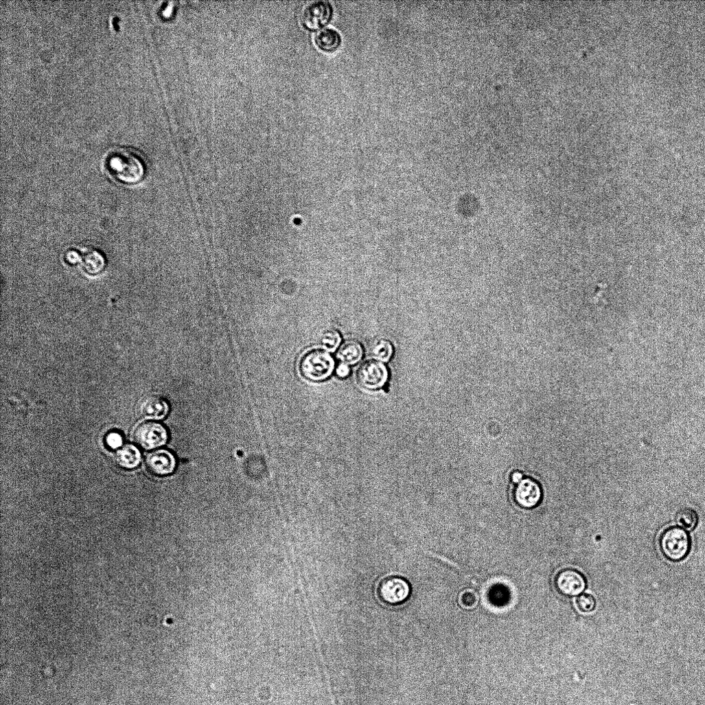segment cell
<instances>
[{"label":"cell","mask_w":705,"mask_h":705,"mask_svg":"<svg viewBox=\"0 0 705 705\" xmlns=\"http://www.w3.org/2000/svg\"><path fill=\"white\" fill-rule=\"evenodd\" d=\"M139 411L142 416L147 419H161L167 414L169 406L161 397L151 395L141 402Z\"/></svg>","instance_id":"obj_12"},{"label":"cell","mask_w":705,"mask_h":705,"mask_svg":"<svg viewBox=\"0 0 705 705\" xmlns=\"http://www.w3.org/2000/svg\"><path fill=\"white\" fill-rule=\"evenodd\" d=\"M336 375L338 378L344 379L347 378L351 373L350 366L345 364L340 363L338 365L336 369Z\"/></svg>","instance_id":"obj_23"},{"label":"cell","mask_w":705,"mask_h":705,"mask_svg":"<svg viewBox=\"0 0 705 705\" xmlns=\"http://www.w3.org/2000/svg\"><path fill=\"white\" fill-rule=\"evenodd\" d=\"M389 377L386 366L377 360H369L363 362L357 371V380L363 388L368 390H378L383 388Z\"/></svg>","instance_id":"obj_6"},{"label":"cell","mask_w":705,"mask_h":705,"mask_svg":"<svg viewBox=\"0 0 705 705\" xmlns=\"http://www.w3.org/2000/svg\"><path fill=\"white\" fill-rule=\"evenodd\" d=\"M394 352L391 343L386 339L377 340L372 346L371 354L373 358L382 362H389Z\"/></svg>","instance_id":"obj_17"},{"label":"cell","mask_w":705,"mask_h":705,"mask_svg":"<svg viewBox=\"0 0 705 705\" xmlns=\"http://www.w3.org/2000/svg\"><path fill=\"white\" fill-rule=\"evenodd\" d=\"M332 7L327 0H316L309 3L301 14V22L305 28L316 30L331 20Z\"/></svg>","instance_id":"obj_9"},{"label":"cell","mask_w":705,"mask_h":705,"mask_svg":"<svg viewBox=\"0 0 705 705\" xmlns=\"http://www.w3.org/2000/svg\"><path fill=\"white\" fill-rule=\"evenodd\" d=\"M148 471L153 476L164 477L172 474L176 467V459L169 450L161 449L148 454L146 459Z\"/></svg>","instance_id":"obj_11"},{"label":"cell","mask_w":705,"mask_h":705,"mask_svg":"<svg viewBox=\"0 0 705 705\" xmlns=\"http://www.w3.org/2000/svg\"><path fill=\"white\" fill-rule=\"evenodd\" d=\"M65 260L69 266H76L85 274L92 276L101 274L106 267L104 254L90 246H81L69 250Z\"/></svg>","instance_id":"obj_4"},{"label":"cell","mask_w":705,"mask_h":705,"mask_svg":"<svg viewBox=\"0 0 705 705\" xmlns=\"http://www.w3.org/2000/svg\"><path fill=\"white\" fill-rule=\"evenodd\" d=\"M675 521L682 529L692 531L697 526L698 518L694 510L690 508H684L677 513Z\"/></svg>","instance_id":"obj_18"},{"label":"cell","mask_w":705,"mask_h":705,"mask_svg":"<svg viewBox=\"0 0 705 705\" xmlns=\"http://www.w3.org/2000/svg\"><path fill=\"white\" fill-rule=\"evenodd\" d=\"M412 589L404 578L389 575L382 578L376 584L375 594L378 601L388 607H398L406 603L411 598Z\"/></svg>","instance_id":"obj_3"},{"label":"cell","mask_w":705,"mask_h":705,"mask_svg":"<svg viewBox=\"0 0 705 705\" xmlns=\"http://www.w3.org/2000/svg\"><path fill=\"white\" fill-rule=\"evenodd\" d=\"M315 41L323 51L331 52L336 50L340 45L341 36L336 30L326 27L316 33Z\"/></svg>","instance_id":"obj_15"},{"label":"cell","mask_w":705,"mask_h":705,"mask_svg":"<svg viewBox=\"0 0 705 705\" xmlns=\"http://www.w3.org/2000/svg\"><path fill=\"white\" fill-rule=\"evenodd\" d=\"M480 597L478 594L474 590L467 589L462 591L459 595V604L465 610H473L478 605Z\"/></svg>","instance_id":"obj_20"},{"label":"cell","mask_w":705,"mask_h":705,"mask_svg":"<svg viewBox=\"0 0 705 705\" xmlns=\"http://www.w3.org/2000/svg\"><path fill=\"white\" fill-rule=\"evenodd\" d=\"M105 165L109 174L118 183L126 185L138 184L143 180L147 172L142 157L128 148H119L110 152Z\"/></svg>","instance_id":"obj_1"},{"label":"cell","mask_w":705,"mask_h":705,"mask_svg":"<svg viewBox=\"0 0 705 705\" xmlns=\"http://www.w3.org/2000/svg\"><path fill=\"white\" fill-rule=\"evenodd\" d=\"M553 583L558 594L564 597H574L585 590L587 580L580 571L574 568H565L557 573Z\"/></svg>","instance_id":"obj_7"},{"label":"cell","mask_w":705,"mask_h":705,"mask_svg":"<svg viewBox=\"0 0 705 705\" xmlns=\"http://www.w3.org/2000/svg\"><path fill=\"white\" fill-rule=\"evenodd\" d=\"M691 538L687 532L680 527L666 529L659 538V546L665 558L672 562L684 560L691 550Z\"/></svg>","instance_id":"obj_5"},{"label":"cell","mask_w":705,"mask_h":705,"mask_svg":"<svg viewBox=\"0 0 705 705\" xmlns=\"http://www.w3.org/2000/svg\"><path fill=\"white\" fill-rule=\"evenodd\" d=\"M342 343L340 333L333 329L325 331L321 338V345L323 349L331 353L335 352Z\"/></svg>","instance_id":"obj_19"},{"label":"cell","mask_w":705,"mask_h":705,"mask_svg":"<svg viewBox=\"0 0 705 705\" xmlns=\"http://www.w3.org/2000/svg\"><path fill=\"white\" fill-rule=\"evenodd\" d=\"M134 438L141 448L152 450L166 443L168 440V432L162 424L148 421L140 424L136 428Z\"/></svg>","instance_id":"obj_8"},{"label":"cell","mask_w":705,"mask_h":705,"mask_svg":"<svg viewBox=\"0 0 705 705\" xmlns=\"http://www.w3.org/2000/svg\"><path fill=\"white\" fill-rule=\"evenodd\" d=\"M523 479V474L519 472H513L511 475V481L514 484H518Z\"/></svg>","instance_id":"obj_24"},{"label":"cell","mask_w":705,"mask_h":705,"mask_svg":"<svg viewBox=\"0 0 705 705\" xmlns=\"http://www.w3.org/2000/svg\"><path fill=\"white\" fill-rule=\"evenodd\" d=\"M516 504L525 509L537 507L542 500V490L540 485L531 478L523 479L513 490Z\"/></svg>","instance_id":"obj_10"},{"label":"cell","mask_w":705,"mask_h":705,"mask_svg":"<svg viewBox=\"0 0 705 705\" xmlns=\"http://www.w3.org/2000/svg\"><path fill=\"white\" fill-rule=\"evenodd\" d=\"M141 460L139 450L132 444H127L121 448L115 454L117 464L123 468L132 469L136 467Z\"/></svg>","instance_id":"obj_14"},{"label":"cell","mask_w":705,"mask_h":705,"mask_svg":"<svg viewBox=\"0 0 705 705\" xmlns=\"http://www.w3.org/2000/svg\"><path fill=\"white\" fill-rule=\"evenodd\" d=\"M576 606L581 612L590 614L596 610L597 601L590 594H581L576 599Z\"/></svg>","instance_id":"obj_21"},{"label":"cell","mask_w":705,"mask_h":705,"mask_svg":"<svg viewBox=\"0 0 705 705\" xmlns=\"http://www.w3.org/2000/svg\"><path fill=\"white\" fill-rule=\"evenodd\" d=\"M108 446L112 449H116L122 446L123 437L116 432L109 433L106 439Z\"/></svg>","instance_id":"obj_22"},{"label":"cell","mask_w":705,"mask_h":705,"mask_svg":"<svg viewBox=\"0 0 705 705\" xmlns=\"http://www.w3.org/2000/svg\"><path fill=\"white\" fill-rule=\"evenodd\" d=\"M363 356V347L355 340H349L344 343L337 354V358L340 363L348 366L356 365L361 361Z\"/></svg>","instance_id":"obj_13"},{"label":"cell","mask_w":705,"mask_h":705,"mask_svg":"<svg viewBox=\"0 0 705 705\" xmlns=\"http://www.w3.org/2000/svg\"><path fill=\"white\" fill-rule=\"evenodd\" d=\"M486 597L488 602L492 605L502 608L510 603L512 599V594L507 586L501 583H496L488 588Z\"/></svg>","instance_id":"obj_16"},{"label":"cell","mask_w":705,"mask_h":705,"mask_svg":"<svg viewBox=\"0 0 705 705\" xmlns=\"http://www.w3.org/2000/svg\"><path fill=\"white\" fill-rule=\"evenodd\" d=\"M335 369V360L330 352L323 349L308 351L300 362L301 373L311 382H319L327 380Z\"/></svg>","instance_id":"obj_2"}]
</instances>
